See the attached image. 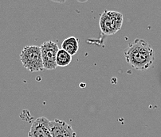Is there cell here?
Masks as SVG:
<instances>
[{
    "instance_id": "cell-7",
    "label": "cell",
    "mask_w": 161,
    "mask_h": 137,
    "mask_svg": "<svg viewBox=\"0 0 161 137\" xmlns=\"http://www.w3.org/2000/svg\"><path fill=\"white\" fill-rule=\"evenodd\" d=\"M79 48L78 40L74 37H68L62 44V49L66 52L71 56H74L77 53Z\"/></svg>"
},
{
    "instance_id": "cell-3",
    "label": "cell",
    "mask_w": 161,
    "mask_h": 137,
    "mask_svg": "<svg viewBox=\"0 0 161 137\" xmlns=\"http://www.w3.org/2000/svg\"><path fill=\"white\" fill-rule=\"evenodd\" d=\"M123 14L118 11L104 10L100 16L99 26L105 35H113L121 29Z\"/></svg>"
},
{
    "instance_id": "cell-1",
    "label": "cell",
    "mask_w": 161,
    "mask_h": 137,
    "mask_svg": "<svg viewBox=\"0 0 161 137\" xmlns=\"http://www.w3.org/2000/svg\"><path fill=\"white\" fill-rule=\"evenodd\" d=\"M127 63L132 68L146 71L155 61V53L152 46L144 40L136 39L124 51Z\"/></svg>"
},
{
    "instance_id": "cell-4",
    "label": "cell",
    "mask_w": 161,
    "mask_h": 137,
    "mask_svg": "<svg viewBox=\"0 0 161 137\" xmlns=\"http://www.w3.org/2000/svg\"><path fill=\"white\" fill-rule=\"evenodd\" d=\"M44 69L54 70L57 68L56 57L59 51L58 46L53 41H45L40 47Z\"/></svg>"
},
{
    "instance_id": "cell-5",
    "label": "cell",
    "mask_w": 161,
    "mask_h": 137,
    "mask_svg": "<svg viewBox=\"0 0 161 137\" xmlns=\"http://www.w3.org/2000/svg\"><path fill=\"white\" fill-rule=\"evenodd\" d=\"M28 137H52L50 120L44 117L34 120L28 132Z\"/></svg>"
},
{
    "instance_id": "cell-2",
    "label": "cell",
    "mask_w": 161,
    "mask_h": 137,
    "mask_svg": "<svg viewBox=\"0 0 161 137\" xmlns=\"http://www.w3.org/2000/svg\"><path fill=\"white\" fill-rule=\"evenodd\" d=\"M20 59L23 67L31 72L42 71L44 70L41 48L38 46H26L21 52Z\"/></svg>"
},
{
    "instance_id": "cell-6",
    "label": "cell",
    "mask_w": 161,
    "mask_h": 137,
    "mask_svg": "<svg viewBox=\"0 0 161 137\" xmlns=\"http://www.w3.org/2000/svg\"><path fill=\"white\" fill-rule=\"evenodd\" d=\"M50 129L52 137H77L72 126L59 119L50 120Z\"/></svg>"
},
{
    "instance_id": "cell-8",
    "label": "cell",
    "mask_w": 161,
    "mask_h": 137,
    "mask_svg": "<svg viewBox=\"0 0 161 137\" xmlns=\"http://www.w3.org/2000/svg\"><path fill=\"white\" fill-rule=\"evenodd\" d=\"M72 56L64 51L63 49H59L56 57V63L58 67H66L71 63Z\"/></svg>"
}]
</instances>
